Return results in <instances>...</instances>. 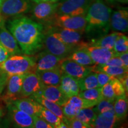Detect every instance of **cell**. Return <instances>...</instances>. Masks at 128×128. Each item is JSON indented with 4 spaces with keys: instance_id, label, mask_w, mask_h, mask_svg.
Wrapping results in <instances>:
<instances>
[{
    "instance_id": "1",
    "label": "cell",
    "mask_w": 128,
    "mask_h": 128,
    "mask_svg": "<svg viewBox=\"0 0 128 128\" xmlns=\"http://www.w3.org/2000/svg\"><path fill=\"white\" fill-rule=\"evenodd\" d=\"M7 27L22 54L33 56L44 48V30L43 24L21 16L10 20Z\"/></svg>"
},
{
    "instance_id": "2",
    "label": "cell",
    "mask_w": 128,
    "mask_h": 128,
    "mask_svg": "<svg viewBox=\"0 0 128 128\" xmlns=\"http://www.w3.org/2000/svg\"><path fill=\"white\" fill-rule=\"evenodd\" d=\"M112 12V9L103 0L92 1L86 15L87 24L84 32L88 38L96 39L108 34Z\"/></svg>"
},
{
    "instance_id": "3",
    "label": "cell",
    "mask_w": 128,
    "mask_h": 128,
    "mask_svg": "<svg viewBox=\"0 0 128 128\" xmlns=\"http://www.w3.org/2000/svg\"><path fill=\"white\" fill-rule=\"evenodd\" d=\"M35 57L24 54L10 55L0 64V76L7 80L10 76L14 75L35 72Z\"/></svg>"
},
{
    "instance_id": "4",
    "label": "cell",
    "mask_w": 128,
    "mask_h": 128,
    "mask_svg": "<svg viewBox=\"0 0 128 128\" xmlns=\"http://www.w3.org/2000/svg\"><path fill=\"white\" fill-rule=\"evenodd\" d=\"M44 47L45 50L62 59L68 57L75 49L78 48L62 42L53 36L48 29L44 31Z\"/></svg>"
},
{
    "instance_id": "5",
    "label": "cell",
    "mask_w": 128,
    "mask_h": 128,
    "mask_svg": "<svg viewBox=\"0 0 128 128\" xmlns=\"http://www.w3.org/2000/svg\"><path fill=\"white\" fill-rule=\"evenodd\" d=\"M86 24V15L70 16L68 14L59 15L56 14L48 26L76 30L84 33Z\"/></svg>"
},
{
    "instance_id": "6",
    "label": "cell",
    "mask_w": 128,
    "mask_h": 128,
    "mask_svg": "<svg viewBox=\"0 0 128 128\" xmlns=\"http://www.w3.org/2000/svg\"><path fill=\"white\" fill-rule=\"evenodd\" d=\"M30 0H4L0 12L6 18L16 17L28 13L32 10Z\"/></svg>"
},
{
    "instance_id": "7",
    "label": "cell",
    "mask_w": 128,
    "mask_h": 128,
    "mask_svg": "<svg viewBox=\"0 0 128 128\" xmlns=\"http://www.w3.org/2000/svg\"><path fill=\"white\" fill-rule=\"evenodd\" d=\"M93 0H62L58 3L56 14L70 16L86 15Z\"/></svg>"
},
{
    "instance_id": "8",
    "label": "cell",
    "mask_w": 128,
    "mask_h": 128,
    "mask_svg": "<svg viewBox=\"0 0 128 128\" xmlns=\"http://www.w3.org/2000/svg\"><path fill=\"white\" fill-rule=\"evenodd\" d=\"M48 29L53 36L66 44L80 47L87 44L82 40L84 33L81 32L50 26H48Z\"/></svg>"
},
{
    "instance_id": "9",
    "label": "cell",
    "mask_w": 128,
    "mask_h": 128,
    "mask_svg": "<svg viewBox=\"0 0 128 128\" xmlns=\"http://www.w3.org/2000/svg\"><path fill=\"white\" fill-rule=\"evenodd\" d=\"M57 7L58 2L35 3L32 7L33 17L39 23L49 25L56 14Z\"/></svg>"
},
{
    "instance_id": "10",
    "label": "cell",
    "mask_w": 128,
    "mask_h": 128,
    "mask_svg": "<svg viewBox=\"0 0 128 128\" xmlns=\"http://www.w3.org/2000/svg\"><path fill=\"white\" fill-rule=\"evenodd\" d=\"M97 103L82 98L78 96H72L61 107L64 116L68 119L74 118L81 108H93Z\"/></svg>"
},
{
    "instance_id": "11",
    "label": "cell",
    "mask_w": 128,
    "mask_h": 128,
    "mask_svg": "<svg viewBox=\"0 0 128 128\" xmlns=\"http://www.w3.org/2000/svg\"><path fill=\"white\" fill-rule=\"evenodd\" d=\"M44 86V85L36 72H29L25 74L22 84L21 98L32 97L39 93Z\"/></svg>"
},
{
    "instance_id": "12",
    "label": "cell",
    "mask_w": 128,
    "mask_h": 128,
    "mask_svg": "<svg viewBox=\"0 0 128 128\" xmlns=\"http://www.w3.org/2000/svg\"><path fill=\"white\" fill-rule=\"evenodd\" d=\"M7 109L10 119L16 127L20 128H33V116L22 111L12 104L7 103Z\"/></svg>"
},
{
    "instance_id": "13",
    "label": "cell",
    "mask_w": 128,
    "mask_h": 128,
    "mask_svg": "<svg viewBox=\"0 0 128 128\" xmlns=\"http://www.w3.org/2000/svg\"><path fill=\"white\" fill-rule=\"evenodd\" d=\"M60 68L63 73L78 80L82 79L92 72L91 66H83L66 58L62 60Z\"/></svg>"
},
{
    "instance_id": "14",
    "label": "cell",
    "mask_w": 128,
    "mask_h": 128,
    "mask_svg": "<svg viewBox=\"0 0 128 128\" xmlns=\"http://www.w3.org/2000/svg\"><path fill=\"white\" fill-rule=\"evenodd\" d=\"M62 60L63 59L53 55L46 50L39 52L35 57V72L60 68Z\"/></svg>"
},
{
    "instance_id": "15",
    "label": "cell",
    "mask_w": 128,
    "mask_h": 128,
    "mask_svg": "<svg viewBox=\"0 0 128 128\" xmlns=\"http://www.w3.org/2000/svg\"><path fill=\"white\" fill-rule=\"evenodd\" d=\"M24 74L12 76L7 79L6 82V92L3 98L6 103L21 98L22 84Z\"/></svg>"
},
{
    "instance_id": "16",
    "label": "cell",
    "mask_w": 128,
    "mask_h": 128,
    "mask_svg": "<svg viewBox=\"0 0 128 128\" xmlns=\"http://www.w3.org/2000/svg\"><path fill=\"white\" fill-rule=\"evenodd\" d=\"M84 46L95 65H104L112 58L118 56L113 50L89 45L87 43Z\"/></svg>"
},
{
    "instance_id": "17",
    "label": "cell",
    "mask_w": 128,
    "mask_h": 128,
    "mask_svg": "<svg viewBox=\"0 0 128 128\" xmlns=\"http://www.w3.org/2000/svg\"><path fill=\"white\" fill-rule=\"evenodd\" d=\"M110 28L113 32L126 33L128 29V8H121L112 12L110 18Z\"/></svg>"
},
{
    "instance_id": "18",
    "label": "cell",
    "mask_w": 128,
    "mask_h": 128,
    "mask_svg": "<svg viewBox=\"0 0 128 128\" xmlns=\"http://www.w3.org/2000/svg\"><path fill=\"white\" fill-rule=\"evenodd\" d=\"M35 95L43 96L60 107L66 103L69 98L62 92L60 86H44L40 92Z\"/></svg>"
},
{
    "instance_id": "19",
    "label": "cell",
    "mask_w": 128,
    "mask_h": 128,
    "mask_svg": "<svg viewBox=\"0 0 128 128\" xmlns=\"http://www.w3.org/2000/svg\"><path fill=\"white\" fill-rule=\"evenodd\" d=\"M0 44L6 48L10 55L22 54L15 38L5 26L0 28Z\"/></svg>"
},
{
    "instance_id": "20",
    "label": "cell",
    "mask_w": 128,
    "mask_h": 128,
    "mask_svg": "<svg viewBox=\"0 0 128 128\" xmlns=\"http://www.w3.org/2000/svg\"><path fill=\"white\" fill-rule=\"evenodd\" d=\"M10 103V102H9ZM14 106L33 116H39L42 106L32 98L22 97L12 101Z\"/></svg>"
},
{
    "instance_id": "21",
    "label": "cell",
    "mask_w": 128,
    "mask_h": 128,
    "mask_svg": "<svg viewBox=\"0 0 128 128\" xmlns=\"http://www.w3.org/2000/svg\"><path fill=\"white\" fill-rule=\"evenodd\" d=\"M119 122L115 116L114 110L98 114L91 124L92 128H111L116 127Z\"/></svg>"
},
{
    "instance_id": "22",
    "label": "cell",
    "mask_w": 128,
    "mask_h": 128,
    "mask_svg": "<svg viewBox=\"0 0 128 128\" xmlns=\"http://www.w3.org/2000/svg\"><path fill=\"white\" fill-rule=\"evenodd\" d=\"M60 87L68 98L78 96L80 92L78 80L64 73L61 76Z\"/></svg>"
},
{
    "instance_id": "23",
    "label": "cell",
    "mask_w": 128,
    "mask_h": 128,
    "mask_svg": "<svg viewBox=\"0 0 128 128\" xmlns=\"http://www.w3.org/2000/svg\"><path fill=\"white\" fill-rule=\"evenodd\" d=\"M36 72L44 86H60L63 73L60 68L37 71Z\"/></svg>"
},
{
    "instance_id": "24",
    "label": "cell",
    "mask_w": 128,
    "mask_h": 128,
    "mask_svg": "<svg viewBox=\"0 0 128 128\" xmlns=\"http://www.w3.org/2000/svg\"><path fill=\"white\" fill-rule=\"evenodd\" d=\"M66 58L72 60L83 66H90L95 64L84 45L80 46L75 49Z\"/></svg>"
},
{
    "instance_id": "25",
    "label": "cell",
    "mask_w": 128,
    "mask_h": 128,
    "mask_svg": "<svg viewBox=\"0 0 128 128\" xmlns=\"http://www.w3.org/2000/svg\"><path fill=\"white\" fill-rule=\"evenodd\" d=\"M122 33L118 32H113L110 34H107L104 36L100 37L98 39L91 40L89 45L98 46V47L106 48V49L113 50V47L116 39Z\"/></svg>"
},
{
    "instance_id": "26",
    "label": "cell",
    "mask_w": 128,
    "mask_h": 128,
    "mask_svg": "<svg viewBox=\"0 0 128 128\" xmlns=\"http://www.w3.org/2000/svg\"><path fill=\"white\" fill-rule=\"evenodd\" d=\"M30 98H33V100L42 106L44 108H46V109L53 112L54 114H55L57 116H58L62 120V122H64V120L66 118L64 116L61 107L56 104V103L48 100V99L45 98L43 96L40 95H34L32 96Z\"/></svg>"
},
{
    "instance_id": "27",
    "label": "cell",
    "mask_w": 128,
    "mask_h": 128,
    "mask_svg": "<svg viewBox=\"0 0 128 128\" xmlns=\"http://www.w3.org/2000/svg\"><path fill=\"white\" fill-rule=\"evenodd\" d=\"M91 70L92 72H103L114 78H119L128 73V70L124 67L111 66L108 65H95L91 66Z\"/></svg>"
},
{
    "instance_id": "28",
    "label": "cell",
    "mask_w": 128,
    "mask_h": 128,
    "mask_svg": "<svg viewBox=\"0 0 128 128\" xmlns=\"http://www.w3.org/2000/svg\"><path fill=\"white\" fill-rule=\"evenodd\" d=\"M113 110L118 120L125 119L128 114V100L127 95L120 96L114 100Z\"/></svg>"
},
{
    "instance_id": "29",
    "label": "cell",
    "mask_w": 128,
    "mask_h": 128,
    "mask_svg": "<svg viewBox=\"0 0 128 128\" xmlns=\"http://www.w3.org/2000/svg\"><path fill=\"white\" fill-rule=\"evenodd\" d=\"M78 84H79L80 91L100 87L97 76L96 73L92 71L82 79L78 80Z\"/></svg>"
},
{
    "instance_id": "30",
    "label": "cell",
    "mask_w": 128,
    "mask_h": 128,
    "mask_svg": "<svg viewBox=\"0 0 128 128\" xmlns=\"http://www.w3.org/2000/svg\"><path fill=\"white\" fill-rule=\"evenodd\" d=\"M39 116L44 119L49 124H50L54 128H58L60 124L62 122L58 116H57L50 110L44 108L42 106H41Z\"/></svg>"
},
{
    "instance_id": "31",
    "label": "cell",
    "mask_w": 128,
    "mask_h": 128,
    "mask_svg": "<svg viewBox=\"0 0 128 128\" xmlns=\"http://www.w3.org/2000/svg\"><path fill=\"white\" fill-rule=\"evenodd\" d=\"M97 115L93 108H83L80 110L74 118L91 126Z\"/></svg>"
},
{
    "instance_id": "32",
    "label": "cell",
    "mask_w": 128,
    "mask_h": 128,
    "mask_svg": "<svg viewBox=\"0 0 128 128\" xmlns=\"http://www.w3.org/2000/svg\"><path fill=\"white\" fill-rule=\"evenodd\" d=\"M78 96L82 98L97 102V103L103 98L102 93H101V87L94 88L80 91Z\"/></svg>"
},
{
    "instance_id": "33",
    "label": "cell",
    "mask_w": 128,
    "mask_h": 128,
    "mask_svg": "<svg viewBox=\"0 0 128 128\" xmlns=\"http://www.w3.org/2000/svg\"><path fill=\"white\" fill-rule=\"evenodd\" d=\"M113 50L118 55L128 52V38L124 33L118 37L115 42Z\"/></svg>"
},
{
    "instance_id": "34",
    "label": "cell",
    "mask_w": 128,
    "mask_h": 128,
    "mask_svg": "<svg viewBox=\"0 0 128 128\" xmlns=\"http://www.w3.org/2000/svg\"><path fill=\"white\" fill-rule=\"evenodd\" d=\"M114 100L102 98L95 106L93 107L96 114H98L103 112L113 110Z\"/></svg>"
},
{
    "instance_id": "35",
    "label": "cell",
    "mask_w": 128,
    "mask_h": 128,
    "mask_svg": "<svg viewBox=\"0 0 128 128\" xmlns=\"http://www.w3.org/2000/svg\"><path fill=\"white\" fill-rule=\"evenodd\" d=\"M101 93H102L103 98L112 100H114L116 99V96H115L111 81L101 87Z\"/></svg>"
},
{
    "instance_id": "36",
    "label": "cell",
    "mask_w": 128,
    "mask_h": 128,
    "mask_svg": "<svg viewBox=\"0 0 128 128\" xmlns=\"http://www.w3.org/2000/svg\"><path fill=\"white\" fill-rule=\"evenodd\" d=\"M64 122L68 126V128H91L90 125L88 124H86L80 120L76 119V118L73 119H68L65 118L64 120Z\"/></svg>"
},
{
    "instance_id": "37",
    "label": "cell",
    "mask_w": 128,
    "mask_h": 128,
    "mask_svg": "<svg viewBox=\"0 0 128 128\" xmlns=\"http://www.w3.org/2000/svg\"><path fill=\"white\" fill-rule=\"evenodd\" d=\"M111 82L113 88V90H114L115 96H116V98L117 97H120V96L127 95V94H126V93L125 90H124L122 84L119 79H118L117 78H114L111 80Z\"/></svg>"
},
{
    "instance_id": "38",
    "label": "cell",
    "mask_w": 128,
    "mask_h": 128,
    "mask_svg": "<svg viewBox=\"0 0 128 128\" xmlns=\"http://www.w3.org/2000/svg\"><path fill=\"white\" fill-rule=\"evenodd\" d=\"M96 73V76H97V80H98V82L99 84V87H102L107 83H108L110 81H111L112 79H113L114 77L112 76L109 75L103 72L97 71L94 72Z\"/></svg>"
},
{
    "instance_id": "39",
    "label": "cell",
    "mask_w": 128,
    "mask_h": 128,
    "mask_svg": "<svg viewBox=\"0 0 128 128\" xmlns=\"http://www.w3.org/2000/svg\"><path fill=\"white\" fill-rule=\"evenodd\" d=\"M34 122H33V128H54V127L44 120L40 117L35 116H33Z\"/></svg>"
},
{
    "instance_id": "40",
    "label": "cell",
    "mask_w": 128,
    "mask_h": 128,
    "mask_svg": "<svg viewBox=\"0 0 128 128\" xmlns=\"http://www.w3.org/2000/svg\"><path fill=\"white\" fill-rule=\"evenodd\" d=\"M105 65H111V66H115L124 67V64H123V62L122 61V60H120V58L119 56H116L112 58L110 60H108V61L105 64Z\"/></svg>"
},
{
    "instance_id": "41",
    "label": "cell",
    "mask_w": 128,
    "mask_h": 128,
    "mask_svg": "<svg viewBox=\"0 0 128 128\" xmlns=\"http://www.w3.org/2000/svg\"><path fill=\"white\" fill-rule=\"evenodd\" d=\"M10 55L4 47L0 44V64L4 62Z\"/></svg>"
},
{
    "instance_id": "42",
    "label": "cell",
    "mask_w": 128,
    "mask_h": 128,
    "mask_svg": "<svg viewBox=\"0 0 128 128\" xmlns=\"http://www.w3.org/2000/svg\"><path fill=\"white\" fill-rule=\"evenodd\" d=\"M118 79L120 81V82L122 84L123 87H124V90H125V92L126 94H128V73L125 74L124 75V76H120L119 78H118Z\"/></svg>"
},
{
    "instance_id": "43",
    "label": "cell",
    "mask_w": 128,
    "mask_h": 128,
    "mask_svg": "<svg viewBox=\"0 0 128 128\" xmlns=\"http://www.w3.org/2000/svg\"><path fill=\"white\" fill-rule=\"evenodd\" d=\"M118 56L122 61L124 68L128 70V52H126L122 53V54H119Z\"/></svg>"
},
{
    "instance_id": "44",
    "label": "cell",
    "mask_w": 128,
    "mask_h": 128,
    "mask_svg": "<svg viewBox=\"0 0 128 128\" xmlns=\"http://www.w3.org/2000/svg\"><path fill=\"white\" fill-rule=\"evenodd\" d=\"M7 81V80H6L5 78L0 76V94L2 93L5 87H6Z\"/></svg>"
},
{
    "instance_id": "45",
    "label": "cell",
    "mask_w": 128,
    "mask_h": 128,
    "mask_svg": "<svg viewBox=\"0 0 128 128\" xmlns=\"http://www.w3.org/2000/svg\"><path fill=\"white\" fill-rule=\"evenodd\" d=\"M106 2L110 4H116V3H120V4H128V0H105Z\"/></svg>"
},
{
    "instance_id": "46",
    "label": "cell",
    "mask_w": 128,
    "mask_h": 128,
    "mask_svg": "<svg viewBox=\"0 0 128 128\" xmlns=\"http://www.w3.org/2000/svg\"><path fill=\"white\" fill-rule=\"evenodd\" d=\"M34 3L42 2H57L59 0H31Z\"/></svg>"
},
{
    "instance_id": "47",
    "label": "cell",
    "mask_w": 128,
    "mask_h": 128,
    "mask_svg": "<svg viewBox=\"0 0 128 128\" xmlns=\"http://www.w3.org/2000/svg\"><path fill=\"white\" fill-rule=\"evenodd\" d=\"M5 23H6V18L3 17L1 12H0V28L4 27Z\"/></svg>"
},
{
    "instance_id": "48",
    "label": "cell",
    "mask_w": 128,
    "mask_h": 128,
    "mask_svg": "<svg viewBox=\"0 0 128 128\" xmlns=\"http://www.w3.org/2000/svg\"><path fill=\"white\" fill-rule=\"evenodd\" d=\"M58 128H68V127L66 124H65L64 122H62L60 124V126H59Z\"/></svg>"
},
{
    "instance_id": "49",
    "label": "cell",
    "mask_w": 128,
    "mask_h": 128,
    "mask_svg": "<svg viewBox=\"0 0 128 128\" xmlns=\"http://www.w3.org/2000/svg\"><path fill=\"white\" fill-rule=\"evenodd\" d=\"M3 1H4V0H0V7H1V4H2Z\"/></svg>"
},
{
    "instance_id": "50",
    "label": "cell",
    "mask_w": 128,
    "mask_h": 128,
    "mask_svg": "<svg viewBox=\"0 0 128 128\" xmlns=\"http://www.w3.org/2000/svg\"><path fill=\"white\" fill-rule=\"evenodd\" d=\"M2 111H1V109H0V117H1V116H2Z\"/></svg>"
}]
</instances>
